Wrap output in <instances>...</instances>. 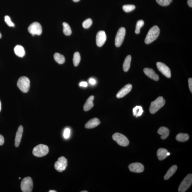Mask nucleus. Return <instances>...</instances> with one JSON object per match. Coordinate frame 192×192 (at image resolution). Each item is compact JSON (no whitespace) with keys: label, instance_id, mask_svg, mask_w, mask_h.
Here are the masks:
<instances>
[{"label":"nucleus","instance_id":"25","mask_svg":"<svg viewBox=\"0 0 192 192\" xmlns=\"http://www.w3.org/2000/svg\"><path fill=\"white\" fill-rule=\"evenodd\" d=\"M54 58L55 61L59 64H63L65 61V57L59 53H55L54 55Z\"/></svg>","mask_w":192,"mask_h":192},{"label":"nucleus","instance_id":"37","mask_svg":"<svg viewBox=\"0 0 192 192\" xmlns=\"http://www.w3.org/2000/svg\"><path fill=\"white\" fill-rule=\"evenodd\" d=\"M80 86L87 87L88 86V83L86 81H82L79 84Z\"/></svg>","mask_w":192,"mask_h":192},{"label":"nucleus","instance_id":"20","mask_svg":"<svg viewBox=\"0 0 192 192\" xmlns=\"http://www.w3.org/2000/svg\"><path fill=\"white\" fill-rule=\"evenodd\" d=\"M168 151L164 148H160L157 151V156L158 159L160 161L164 159L168 156Z\"/></svg>","mask_w":192,"mask_h":192},{"label":"nucleus","instance_id":"44","mask_svg":"<svg viewBox=\"0 0 192 192\" xmlns=\"http://www.w3.org/2000/svg\"><path fill=\"white\" fill-rule=\"evenodd\" d=\"M88 191H82L81 192H87Z\"/></svg>","mask_w":192,"mask_h":192},{"label":"nucleus","instance_id":"11","mask_svg":"<svg viewBox=\"0 0 192 192\" xmlns=\"http://www.w3.org/2000/svg\"><path fill=\"white\" fill-rule=\"evenodd\" d=\"M157 68L160 72L166 77L170 78L171 76L170 69L165 64L161 62H158L156 63Z\"/></svg>","mask_w":192,"mask_h":192},{"label":"nucleus","instance_id":"22","mask_svg":"<svg viewBox=\"0 0 192 192\" xmlns=\"http://www.w3.org/2000/svg\"><path fill=\"white\" fill-rule=\"evenodd\" d=\"M177 165H172L171 167H170V168L168 170V171H167V173L165 175L164 177V179L167 180L169 179L175 173V172L177 170Z\"/></svg>","mask_w":192,"mask_h":192},{"label":"nucleus","instance_id":"24","mask_svg":"<svg viewBox=\"0 0 192 192\" xmlns=\"http://www.w3.org/2000/svg\"><path fill=\"white\" fill-rule=\"evenodd\" d=\"M188 135L186 133H180L176 136V139L177 141L184 142L187 141L189 139Z\"/></svg>","mask_w":192,"mask_h":192},{"label":"nucleus","instance_id":"18","mask_svg":"<svg viewBox=\"0 0 192 192\" xmlns=\"http://www.w3.org/2000/svg\"><path fill=\"white\" fill-rule=\"evenodd\" d=\"M94 96L93 95L91 96L87 99L86 102L85 103L84 106V110L85 111H87L89 110L93 107L94 104L93 101L94 99Z\"/></svg>","mask_w":192,"mask_h":192},{"label":"nucleus","instance_id":"2","mask_svg":"<svg viewBox=\"0 0 192 192\" xmlns=\"http://www.w3.org/2000/svg\"><path fill=\"white\" fill-rule=\"evenodd\" d=\"M165 100L163 97H159L151 103L149 111L152 114H154L157 112L160 108L164 106Z\"/></svg>","mask_w":192,"mask_h":192},{"label":"nucleus","instance_id":"16","mask_svg":"<svg viewBox=\"0 0 192 192\" xmlns=\"http://www.w3.org/2000/svg\"><path fill=\"white\" fill-rule=\"evenodd\" d=\"M100 124V121L97 118L91 119L85 125V127L88 129H93Z\"/></svg>","mask_w":192,"mask_h":192},{"label":"nucleus","instance_id":"31","mask_svg":"<svg viewBox=\"0 0 192 192\" xmlns=\"http://www.w3.org/2000/svg\"><path fill=\"white\" fill-rule=\"evenodd\" d=\"M158 4L163 6H167L169 5L172 0H156Z\"/></svg>","mask_w":192,"mask_h":192},{"label":"nucleus","instance_id":"33","mask_svg":"<svg viewBox=\"0 0 192 192\" xmlns=\"http://www.w3.org/2000/svg\"><path fill=\"white\" fill-rule=\"evenodd\" d=\"M4 20L7 25L10 27H14L15 25L11 20L10 18L8 15H6L4 17Z\"/></svg>","mask_w":192,"mask_h":192},{"label":"nucleus","instance_id":"12","mask_svg":"<svg viewBox=\"0 0 192 192\" xmlns=\"http://www.w3.org/2000/svg\"><path fill=\"white\" fill-rule=\"evenodd\" d=\"M106 35L104 31H100L98 32L96 36V44L98 47L102 46L106 40Z\"/></svg>","mask_w":192,"mask_h":192},{"label":"nucleus","instance_id":"39","mask_svg":"<svg viewBox=\"0 0 192 192\" xmlns=\"http://www.w3.org/2000/svg\"><path fill=\"white\" fill-rule=\"evenodd\" d=\"M188 4L190 7L192 8V0H188Z\"/></svg>","mask_w":192,"mask_h":192},{"label":"nucleus","instance_id":"27","mask_svg":"<svg viewBox=\"0 0 192 192\" xmlns=\"http://www.w3.org/2000/svg\"><path fill=\"white\" fill-rule=\"evenodd\" d=\"M81 57L79 52H76L74 53L73 58V63L75 66L76 67L79 65L81 61Z\"/></svg>","mask_w":192,"mask_h":192},{"label":"nucleus","instance_id":"5","mask_svg":"<svg viewBox=\"0 0 192 192\" xmlns=\"http://www.w3.org/2000/svg\"><path fill=\"white\" fill-rule=\"evenodd\" d=\"M33 187V181L31 177H27L23 179L21 183V188L23 192H31Z\"/></svg>","mask_w":192,"mask_h":192},{"label":"nucleus","instance_id":"23","mask_svg":"<svg viewBox=\"0 0 192 192\" xmlns=\"http://www.w3.org/2000/svg\"><path fill=\"white\" fill-rule=\"evenodd\" d=\"M131 55H128L124 60L123 64V69L124 72H127L130 67L131 63Z\"/></svg>","mask_w":192,"mask_h":192},{"label":"nucleus","instance_id":"1","mask_svg":"<svg viewBox=\"0 0 192 192\" xmlns=\"http://www.w3.org/2000/svg\"><path fill=\"white\" fill-rule=\"evenodd\" d=\"M160 34V29L157 26H154L149 30L145 39V43L149 44L156 40Z\"/></svg>","mask_w":192,"mask_h":192},{"label":"nucleus","instance_id":"3","mask_svg":"<svg viewBox=\"0 0 192 192\" xmlns=\"http://www.w3.org/2000/svg\"><path fill=\"white\" fill-rule=\"evenodd\" d=\"M17 86L21 92L24 93H26L30 89L29 79L26 76H21L18 80Z\"/></svg>","mask_w":192,"mask_h":192},{"label":"nucleus","instance_id":"32","mask_svg":"<svg viewBox=\"0 0 192 192\" xmlns=\"http://www.w3.org/2000/svg\"><path fill=\"white\" fill-rule=\"evenodd\" d=\"M92 20L90 18H88L85 20L83 23V27L85 28H88L92 25Z\"/></svg>","mask_w":192,"mask_h":192},{"label":"nucleus","instance_id":"4","mask_svg":"<svg viewBox=\"0 0 192 192\" xmlns=\"http://www.w3.org/2000/svg\"><path fill=\"white\" fill-rule=\"evenodd\" d=\"M49 152V149L47 146L40 144L34 148L33 153L36 157H41L46 156Z\"/></svg>","mask_w":192,"mask_h":192},{"label":"nucleus","instance_id":"26","mask_svg":"<svg viewBox=\"0 0 192 192\" xmlns=\"http://www.w3.org/2000/svg\"><path fill=\"white\" fill-rule=\"evenodd\" d=\"M133 115L136 117L140 116L143 113V111L142 107L140 106H137L133 108Z\"/></svg>","mask_w":192,"mask_h":192},{"label":"nucleus","instance_id":"7","mask_svg":"<svg viewBox=\"0 0 192 192\" xmlns=\"http://www.w3.org/2000/svg\"><path fill=\"white\" fill-rule=\"evenodd\" d=\"M113 140L116 142L119 145L126 147L129 145V141L128 138L124 135L120 133H115L113 135Z\"/></svg>","mask_w":192,"mask_h":192},{"label":"nucleus","instance_id":"17","mask_svg":"<svg viewBox=\"0 0 192 192\" xmlns=\"http://www.w3.org/2000/svg\"><path fill=\"white\" fill-rule=\"evenodd\" d=\"M23 132V126L21 125L19 127L16 133L15 141V145L16 147H18L20 143Z\"/></svg>","mask_w":192,"mask_h":192},{"label":"nucleus","instance_id":"15","mask_svg":"<svg viewBox=\"0 0 192 192\" xmlns=\"http://www.w3.org/2000/svg\"><path fill=\"white\" fill-rule=\"evenodd\" d=\"M144 72L148 77L155 81H158L159 79V76L156 74L155 71L153 69L149 68H145L144 69Z\"/></svg>","mask_w":192,"mask_h":192},{"label":"nucleus","instance_id":"10","mask_svg":"<svg viewBox=\"0 0 192 192\" xmlns=\"http://www.w3.org/2000/svg\"><path fill=\"white\" fill-rule=\"evenodd\" d=\"M67 166V161L64 156L58 158L55 163V168L59 172H61L65 169Z\"/></svg>","mask_w":192,"mask_h":192},{"label":"nucleus","instance_id":"34","mask_svg":"<svg viewBox=\"0 0 192 192\" xmlns=\"http://www.w3.org/2000/svg\"><path fill=\"white\" fill-rule=\"evenodd\" d=\"M71 130L69 128H66L64 130L63 133V137L65 139H68L70 136Z\"/></svg>","mask_w":192,"mask_h":192},{"label":"nucleus","instance_id":"43","mask_svg":"<svg viewBox=\"0 0 192 192\" xmlns=\"http://www.w3.org/2000/svg\"><path fill=\"white\" fill-rule=\"evenodd\" d=\"M1 33H0V39H1Z\"/></svg>","mask_w":192,"mask_h":192},{"label":"nucleus","instance_id":"29","mask_svg":"<svg viewBox=\"0 0 192 192\" xmlns=\"http://www.w3.org/2000/svg\"><path fill=\"white\" fill-rule=\"evenodd\" d=\"M136 7L133 5H126L122 7L123 9L126 12H129L132 11L135 9Z\"/></svg>","mask_w":192,"mask_h":192},{"label":"nucleus","instance_id":"35","mask_svg":"<svg viewBox=\"0 0 192 192\" xmlns=\"http://www.w3.org/2000/svg\"><path fill=\"white\" fill-rule=\"evenodd\" d=\"M188 86H189V89L190 91L192 92V79L191 78H189L188 80Z\"/></svg>","mask_w":192,"mask_h":192},{"label":"nucleus","instance_id":"6","mask_svg":"<svg viewBox=\"0 0 192 192\" xmlns=\"http://www.w3.org/2000/svg\"><path fill=\"white\" fill-rule=\"evenodd\" d=\"M192 183V175L191 174H188L181 182L179 186L178 191L179 192L186 191L191 186Z\"/></svg>","mask_w":192,"mask_h":192},{"label":"nucleus","instance_id":"19","mask_svg":"<svg viewBox=\"0 0 192 192\" xmlns=\"http://www.w3.org/2000/svg\"><path fill=\"white\" fill-rule=\"evenodd\" d=\"M158 133L161 135V139L164 140L168 137L169 134V131L168 128L164 127H160L158 131Z\"/></svg>","mask_w":192,"mask_h":192},{"label":"nucleus","instance_id":"38","mask_svg":"<svg viewBox=\"0 0 192 192\" xmlns=\"http://www.w3.org/2000/svg\"><path fill=\"white\" fill-rule=\"evenodd\" d=\"M4 138L2 135H0V145H2L4 143Z\"/></svg>","mask_w":192,"mask_h":192},{"label":"nucleus","instance_id":"9","mask_svg":"<svg viewBox=\"0 0 192 192\" xmlns=\"http://www.w3.org/2000/svg\"><path fill=\"white\" fill-rule=\"evenodd\" d=\"M126 34V29L124 27L119 28L117 33L115 39V44L117 47H119L121 45L124 41Z\"/></svg>","mask_w":192,"mask_h":192},{"label":"nucleus","instance_id":"21","mask_svg":"<svg viewBox=\"0 0 192 192\" xmlns=\"http://www.w3.org/2000/svg\"><path fill=\"white\" fill-rule=\"evenodd\" d=\"M14 52L17 56L20 57H23L25 55V51L22 46L17 45L14 49Z\"/></svg>","mask_w":192,"mask_h":192},{"label":"nucleus","instance_id":"40","mask_svg":"<svg viewBox=\"0 0 192 192\" xmlns=\"http://www.w3.org/2000/svg\"><path fill=\"white\" fill-rule=\"evenodd\" d=\"M49 192H57L56 191H55V190H49Z\"/></svg>","mask_w":192,"mask_h":192},{"label":"nucleus","instance_id":"45","mask_svg":"<svg viewBox=\"0 0 192 192\" xmlns=\"http://www.w3.org/2000/svg\"><path fill=\"white\" fill-rule=\"evenodd\" d=\"M19 179H20L21 178H20V177H19Z\"/></svg>","mask_w":192,"mask_h":192},{"label":"nucleus","instance_id":"41","mask_svg":"<svg viewBox=\"0 0 192 192\" xmlns=\"http://www.w3.org/2000/svg\"><path fill=\"white\" fill-rule=\"evenodd\" d=\"M1 100H0V111H1Z\"/></svg>","mask_w":192,"mask_h":192},{"label":"nucleus","instance_id":"13","mask_svg":"<svg viewBox=\"0 0 192 192\" xmlns=\"http://www.w3.org/2000/svg\"><path fill=\"white\" fill-rule=\"evenodd\" d=\"M129 169L131 172L140 173L143 172L144 167L141 163H135L131 164L129 165Z\"/></svg>","mask_w":192,"mask_h":192},{"label":"nucleus","instance_id":"30","mask_svg":"<svg viewBox=\"0 0 192 192\" xmlns=\"http://www.w3.org/2000/svg\"><path fill=\"white\" fill-rule=\"evenodd\" d=\"M144 24V21L143 20H140L137 21V23L135 33L138 34L140 33V29Z\"/></svg>","mask_w":192,"mask_h":192},{"label":"nucleus","instance_id":"8","mask_svg":"<svg viewBox=\"0 0 192 192\" xmlns=\"http://www.w3.org/2000/svg\"><path fill=\"white\" fill-rule=\"evenodd\" d=\"M28 31L33 36L40 35L42 33V28L40 23L35 22L30 24L28 28Z\"/></svg>","mask_w":192,"mask_h":192},{"label":"nucleus","instance_id":"42","mask_svg":"<svg viewBox=\"0 0 192 192\" xmlns=\"http://www.w3.org/2000/svg\"><path fill=\"white\" fill-rule=\"evenodd\" d=\"M74 2H78L80 1V0H73Z\"/></svg>","mask_w":192,"mask_h":192},{"label":"nucleus","instance_id":"14","mask_svg":"<svg viewBox=\"0 0 192 192\" xmlns=\"http://www.w3.org/2000/svg\"><path fill=\"white\" fill-rule=\"evenodd\" d=\"M132 85L131 84H127L121 89L117 94L116 97L118 98L124 97L131 92L132 89Z\"/></svg>","mask_w":192,"mask_h":192},{"label":"nucleus","instance_id":"36","mask_svg":"<svg viewBox=\"0 0 192 192\" xmlns=\"http://www.w3.org/2000/svg\"><path fill=\"white\" fill-rule=\"evenodd\" d=\"M89 83L92 85H94L96 84V81L93 78H90L89 80Z\"/></svg>","mask_w":192,"mask_h":192},{"label":"nucleus","instance_id":"28","mask_svg":"<svg viewBox=\"0 0 192 192\" xmlns=\"http://www.w3.org/2000/svg\"><path fill=\"white\" fill-rule=\"evenodd\" d=\"M63 25L64 33L66 36L70 35L72 33V32L70 26H69V24L66 23L64 22L63 23Z\"/></svg>","mask_w":192,"mask_h":192}]
</instances>
